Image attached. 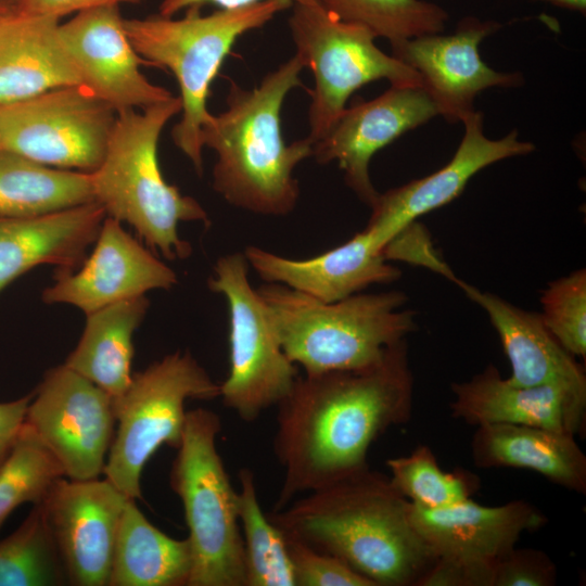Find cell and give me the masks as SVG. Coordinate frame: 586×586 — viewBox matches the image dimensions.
Wrapping results in <instances>:
<instances>
[{
  "mask_svg": "<svg viewBox=\"0 0 586 586\" xmlns=\"http://www.w3.org/2000/svg\"><path fill=\"white\" fill-rule=\"evenodd\" d=\"M386 466L398 493L425 509L456 505L471 498L480 488L479 476L468 470L444 471L426 445L417 446L407 456L387 459Z\"/></svg>",
  "mask_w": 586,
  "mask_h": 586,
  "instance_id": "1f68e13d",
  "label": "cell"
},
{
  "mask_svg": "<svg viewBox=\"0 0 586 586\" xmlns=\"http://www.w3.org/2000/svg\"><path fill=\"white\" fill-rule=\"evenodd\" d=\"M304 65L294 54L253 89L230 80L227 109L202 129V144L216 152L213 189L230 205L263 216H286L295 208L296 166L313 155L308 138L289 144L280 112L288 93L302 86Z\"/></svg>",
  "mask_w": 586,
  "mask_h": 586,
  "instance_id": "3957f363",
  "label": "cell"
},
{
  "mask_svg": "<svg viewBox=\"0 0 586 586\" xmlns=\"http://www.w3.org/2000/svg\"><path fill=\"white\" fill-rule=\"evenodd\" d=\"M14 9L0 0V17L12 12Z\"/></svg>",
  "mask_w": 586,
  "mask_h": 586,
  "instance_id": "7bdbcfd3",
  "label": "cell"
},
{
  "mask_svg": "<svg viewBox=\"0 0 586 586\" xmlns=\"http://www.w3.org/2000/svg\"><path fill=\"white\" fill-rule=\"evenodd\" d=\"M1 1H3L4 3H7L8 5H10V7H12L14 9L20 0H1Z\"/></svg>",
  "mask_w": 586,
  "mask_h": 586,
  "instance_id": "ee69618b",
  "label": "cell"
},
{
  "mask_svg": "<svg viewBox=\"0 0 586 586\" xmlns=\"http://www.w3.org/2000/svg\"><path fill=\"white\" fill-rule=\"evenodd\" d=\"M143 0H20L14 10L20 13L61 18L71 13L120 3L137 4Z\"/></svg>",
  "mask_w": 586,
  "mask_h": 586,
  "instance_id": "f35d334b",
  "label": "cell"
},
{
  "mask_svg": "<svg viewBox=\"0 0 586 586\" xmlns=\"http://www.w3.org/2000/svg\"><path fill=\"white\" fill-rule=\"evenodd\" d=\"M462 123L464 135L446 165L423 178L379 193L370 207L371 216L366 228L383 249L418 217L458 198L469 180L483 168L535 150L532 142L518 139L517 130L500 139L487 138L483 132V115L479 111L467 115Z\"/></svg>",
  "mask_w": 586,
  "mask_h": 586,
  "instance_id": "ac0fdd59",
  "label": "cell"
},
{
  "mask_svg": "<svg viewBox=\"0 0 586 586\" xmlns=\"http://www.w3.org/2000/svg\"><path fill=\"white\" fill-rule=\"evenodd\" d=\"M93 201L90 173L46 166L0 148V218L38 216Z\"/></svg>",
  "mask_w": 586,
  "mask_h": 586,
  "instance_id": "83f0119b",
  "label": "cell"
},
{
  "mask_svg": "<svg viewBox=\"0 0 586 586\" xmlns=\"http://www.w3.org/2000/svg\"><path fill=\"white\" fill-rule=\"evenodd\" d=\"M67 576L40 504L0 539V586H62Z\"/></svg>",
  "mask_w": 586,
  "mask_h": 586,
  "instance_id": "4dcf8cb0",
  "label": "cell"
},
{
  "mask_svg": "<svg viewBox=\"0 0 586 586\" xmlns=\"http://www.w3.org/2000/svg\"><path fill=\"white\" fill-rule=\"evenodd\" d=\"M542 319L559 344L574 357H586V270L551 283L542 296Z\"/></svg>",
  "mask_w": 586,
  "mask_h": 586,
  "instance_id": "836d02e7",
  "label": "cell"
},
{
  "mask_svg": "<svg viewBox=\"0 0 586 586\" xmlns=\"http://www.w3.org/2000/svg\"><path fill=\"white\" fill-rule=\"evenodd\" d=\"M62 43L80 82L117 113L167 101L174 95L140 71L149 65L133 49L119 5L77 12L59 27Z\"/></svg>",
  "mask_w": 586,
  "mask_h": 586,
  "instance_id": "2e32d148",
  "label": "cell"
},
{
  "mask_svg": "<svg viewBox=\"0 0 586 586\" xmlns=\"http://www.w3.org/2000/svg\"><path fill=\"white\" fill-rule=\"evenodd\" d=\"M106 214L95 201L49 214L0 218V292L42 264L77 269Z\"/></svg>",
  "mask_w": 586,
  "mask_h": 586,
  "instance_id": "7402d4cb",
  "label": "cell"
},
{
  "mask_svg": "<svg viewBox=\"0 0 586 586\" xmlns=\"http://www.w3.org/2000/svg\"><path fill=\"white\" fill-rule=\"evenodd\" d=\"M438 115L428 92L419 86H394L379 97L346 107L330 130L313 144L319 164L337 163L344 181L371 207L379 192L371 182L372 156L405 132Z\"/></svg>",
  "mask_w": 586,
  "mask_h": 586,
  "instance_id": "5bb4252c",
  "label": "cell"
},
{
  "mask_svg": "<svg viewBox=\"0 0 586 586\" xmlns=\"http://www.w3.org/2000/svg\"><path fill=\"white\" fill-rule=\"evenodd\" d=\"M192 552L154 526L128 499L115 540L109 586H188Z\"/></svg>",
  "mask_w": 586,
  "mask_h": 586,
  "instance_id": "4316f807",
  "label": "cell"
},
{
  "mask_svg": "<svg viewBox=\"0 0 586 586\" xmlns=\"http://www.w3.org/2000/svg\"><path fill=\"white\" fill-rule=\"evenodd\" d=\"M281 347L304 374L358 369L379 361L416 330L400 291L357 293L326 303L279 283L257 289Z\"/></svg>",
  "mask_w": 586,
  "mask_h": 586,
  "instance_id": "5b68a950",
  "label": "cell"
},
{
  "mask_svg": "<svg viewBox=\"0 0 586 586\" xmlns=\"http://www.w3.org/2000/svg\"><path fill=\"white\" fill-rule=\"evenodd\" d=\"M181 107L180 98L173 97L141 112L117 113L105 156L90 173L94 201L106 216L128 224L151 250L169 260L192 253L191 244L179 235L180 222L209 224L203 206L168 183L158 164L161 133Z\"/></svg>",
  "mask_w": 586,
  "mask_h": 586,
  "instance_id": "277c9868",
  "label": "cell"
},
{
  "mask_svg": "<svg viewBox=\"0 0 586 586\" xmlns=\"http://www.w3.org/2000/svg\"><path fill=\"white\" fill-rule=\"evenodd\" d=\"M33 393L0 403V468L10 455L25 420Z\"/></svg>",
  "mask_w": 586,
  "mask_h": 586,
  "instance_id": "ab89813d",
  "label": "cell"
},
{
  "mask_svg": "<svg viewBox=\"0 0 586 586\" xmlns=\"http://www.w3.org/2000/svg\"><path fill=\"white\" fill-rule=\"evenodd\" d=\"M238 517L245 557V586H295L283 532L263 511L253 472L239 471Z\"/></svg>",
  "mask_w": 586,
  "mask_h": 586,
  "instance_id": "f1b7e54d",
  "label": "cell"
},
{
  "mask_svg": "<svg viewBox=\"0 0 586 586\" xmlns=\"http://www.w3.org/2000/svg\"><path fill=\"white\" fill-rule=\"evenodd\" d=\"M292 4L290 0H263L207 15L202 14L201 5H192L181 18L160 14L124 18L136 52L149 65L168 68L177 79L181 119L171 138L198 175L203 171L202 129L213 117L207 109L213 80L239 37L263 27Z\"/></svg>",
  "mask_w": 586,
  "mask_h": 586,
  "instance_id": "8992f818",
  "label": "cell"
},
{
  "mask_svg": "<svg viewBox=\"0 0 586 586\" xmlns=\"http://www.w3.org/2000/svg\"><path fill=\"white\" fill-rule=\"evenodd\" d=\"M471 455L477 468L530 470L586 494V456L571 434L523 424H483L472 437Z\"/></svg>",
  "mask_w": 586,
  "mask_h": 586,
  "instance_id": "d4e9b609",
  "label": "cell"
},
{
  "mask_svg": "<svg viewBox=\"0 0 586 586\" xmlns=\"http://www.w3.org/2000/svg\"><path fill=\"white\" fill-rule=\"evenodd\" d=\"M219 416L205 408L187 411L169 484L180 498L192 571L188 586H245V557L238 517V491L217 449Z\"/></svg>",
  "mask_w": 586,
  "mask_h": 586,
  "instance_id": "52a82bcc",
  "label": "cell"
},
{
  "mask_svg": "<svg viewBox=\"0 0 586 586\" xmlns=\"http://www.w3.org/2000/svg\"><path fill=\"white\" fill-rule=\"evenodd\" d=\"M408 504L368 464L268 517L285 536L343 560L374 586H417L437 557L410 523Z\"/></svg>",
  "mask_w": 586,
  "mask_h": 586,
  "instance_id": "7a4b0ae2",
  "label": "cell"
},
{
  "mask_svg": "<svg viewBox=\"0 0 586 586\" xmlns=\"http://www.w3.org/2000/svg\"><path fill=\"white\" fill-rule=\"evenodd\" d=\"M263 0H162L158 8V14L171 17L180 10L192 5H203L213 3L220 9L231 10L257 3ZM292 3H316L317 0H290ZM318 3V2H317Z\"/></svg>",
  "mask_w": 586,
  "mask_h": 586,
  "instance_id": "60d3db41",
  "label": "cell"
},
{
  "mask_svg": "<svg viewBox=\"0 0 586 586\" xmlns=\"http://www.w3.org/2000/svg\"><path fill=\"white\" fill-rule=\"evenodd\" d=\"M59 27L54 16L13 10L0 17V106L81 85Z\"/></svg>",
  "mask_w": 586,
  "mask_h": 586,
  "instance_id": "603a6c76",
  "label": "cell"
},
{
  "mask_svg": "<svg viewBox=\"0 0 586 586\" xmlns=\"http://www.w3.org/2000/svg\"><path fill=\"white\" fill-rule=\"evenodd\" d=\"M501 27L496 21L462 18L450 35L429 34L392 48L420 76L422 88L435 103L438 115L456 123L474 112V99L485 89L523 84L521 73L497 72L483 62L480 43Z\"/></svg>",
  "mask_w": 586,
  "mask_h": 586,
  "instance_id": "9a60e30c",
  "label": "cell"
},
{
  "mask_svg": "<svg viewBox=\"0 0 586 586\" xmlns=\"http://www.w3.org/2000/svg\"><path fill=\"white\" fill-rule=\"evenodd\" d=\"M456 284L488 315L510 361L511 383L559 384L586 394L584 369L549 332L540 314L521 309L460 279Z\"/></svg>",
  "mask_w": 586,
  "mask_h": 586,
  "instance_id": "cb8c5ba5",
  "label": "cell"
},
{
  "mask_svg": "<svg viewBox=\"0 0 586 586\" xmlns=\"http://www.w3.org/2000/svg\"><path fill=\"white\" fill-rule=\"evenodd\" d=\"M578 13H586V0H539Z\"/></svg>",
  "mask_w": 586,
  "mask_h": 586,
  "instance_id": "b9f144b4",
  "label": "cell"
},
{
  "mask_svg": "<svg viewBox=\"0 0 586 586\" xmlns=\"http://www.w3.org/2000/svg\"><path fill=\"white\" fill-rule=\"evenodd\" d=\"M383 255L386 260L395 259L424 266L454 283L459 280L449 266L436 256L424 229L416 221L399 232L384 247Z\"/></svg>",
  "mask_w": 586,
  "mask_h": 586,
  "instance_id": "74e56055",
  "label": "cell"
},
{
  "mask_svg": "<svg viewBox=\"0 0 586 586\" xmlns=\"http://www.w3.org/2000/svg\"><path fill=\"white\" fill-rule=\"evenodd\" d=\"M117 112L82 85L0 106V145L39 164L85 173L102 163Z\"/></svg>",
  "mask_w": 586,
  "mask_h": 586,
  "instance_id": "8fae6325",
  "label": "cell"
},
{
  "mask_svg": "<svg viewBox=\"0 0 586 586\" xmlns=\"http://www.w3.org/2000/svg\"><path fill=\"white\" fill-rule=\"evenodd\" d=\"M128 499L105 477L64 476L39 502L68 585L109 586L118 525Z\"/></svg>",
  "mask_w": 586,
  "mask_h": 586,
  "instance_id": "4fadbf2b",
  "label": "cell"
},
{
  "mask_svg": "<svg viewBox=\"0 0 586 586\" xmlns=\"http://www.w3.org/2000/svg\"><path fill=\"white\" fill-rule=\"evenodd\" d=\"M557 566L550 557L535 548H513L496 560L493 586H553Z\"/></svg>",
  "mask_w": 586,
  "mask_h": 586,
  "instance_id": "d590c367",
  "label": "cell"
},
{
  "mask_svg": "<svg viewBox=\"0 0 586 586\" xmlns=\"http://www.w3.org/2000/svg\"><path fill=\"white\" fill-rule=\"evenodd\" d=\"M216 383L189 351L168 354L132 373L124 394L114 400L116 430L103 475L130 499L142 497L141 475L163 445L181 444L189 399L219 398Z\"/></svg>",
  "mask_w": 586,
  "mask_h": 586,
  "instance_id": "ba28073f",
  "label": "cell"
},
{
  "mask_svg": "<svg viewBox=\"0 0 586 586\" xmlns=\"http://www.w3.org/2000/svg\"><path fill=\"white\" fill-rule=\"evenodd\" d=\"M24 423L71 480L103 474L114 437L113 398L67 366L49 369L27 406Z\"/></svg>",
  "mask_w": 586,
  "mask_h": 586,
  "instance_id": "7c38bea8",
  "label": "cell"
},
{
  "mask_svg": "<svg viewBox=\"0 0 586 586\" xmlns=\"http://www.w3.org/2000/svg\"><path fill=\"white\" fill-rule=\"evenodd\" d=\"M295 586H374L343 560L288 536Z\"/></svg>",
  "mask_w": 586,
  "mask_h": 586,
  "instance_id": "e575fe53",
  "label": "cell"
},
{
  "mask_svg": "<svg viewBox=\"0 0 586 586\" xmlns=\"http://www.w3.org/2000/svg\"><path fill=\"white\" fill-rule=\"evenodd\" d=\"M337 18L368 28L392 48L406 40L443 33L448 13L426 0H317Z\"/></svg>",
  "mask_w": 586,
  "mask_h": 586,
  "instance_id": "f546056e",
  "label": "cell"
},
{
  "mask_svg": "<svg viewBox=\"0 0 586 586\" xmlns=\"http://www.w3.org/2000/svg\"><path fill=\"white\" fill-rule=\"evenodd\" d=\"M410 523L438 557L496 561L515 547L524 532L537 531L547 518L525 500L482 506L469 498L425 509L408 504Z\"/></svg>",
  "mask_w": 586,
  "mask_h": 586,
  "instance_id": "44dd1931",
  "label": "cell"
},
{
  "mask_svg": "<svg viewBox=\"0 0 586 586\" xmlns=\"http://www.w3.org/2000/svg\"><path fill=\"white\" fill-rule=\"evenodd\" d=\"M207 286L226 298L229 311V373L219 398L241 420L255 421L289 394L298 368L284 354L266 304L250 283L244 253L219 257Z\"/></svg>",
  "mask_w": 586,
  "mask_h": 586,
  "instance_id": "30bf717a",
  "label": "cell"
},
{
  "mask_svg": "<svg viewBox=\"0 0 586 586\" xmlns=\"http://www.w3.org/2000/svg\"><path fill=\"white\" fill-rule=\"evenodd\" d=\"M412 396L406 340L370 366L298 377L277 405L272 445L283 479L272 511L368 466L370 446L409 421Z\"/></svg>",
  "mask_w": 586,
  "mask_h": 586,
  "instance_id": "6da1fadb",
  "label": "cell"
},
{
  "mask_svg": "<svg viewBox=\"0 0 586 586\" xmlns=\"http://www.w3.org/2000/svg\"><path fill=\"white\" fill-rule=\"evenodd\" d=\"M0 148H1V145H0Z\"/></svg>",
  "mask_w": 586,
  "mask_h": 586,
  "instance_id": "f6af8a7d",
  "label": "cell"
},
{
  "mask_svg": "<svg viewBox=\"0 0 586 586\" xmlns=\"http://www.w3.org/2000/svg\"><path fill=\"white\" fill-rule=\"evenodd\" d=\"M243 253L249 267L265 282L283 284L326 303L360 293L375 283L393 282L402 275L386 262L383 246L367 228L307 259L283 257L255 245L246 246Z\"/></svg>",
  "mask_w": 586,
  "mask_h": 586,
  "instance_id": "d6986e66",
  "label": "cell"
},
{
  "mask_svg": "<svg viewBox=\"0 0 586 586\" xmlns=\"http://www.w3.org/2000/svg\"><path fill=\"white\" fill-rule=\"evenodd\" d=\"M451 416L468 424L511 423L575 436L585 429L586 394L559 384L520 386L494 365L468 381L451 384Z\"/></svg>",
  "mask_w": 586,
  "mask_h": 586,
  "instance_id": "ffe728a7",
  "label": "cell"
},
{
  "mask_svg": "<svg viewBox=\"0 0 586 586\" xmlns=\"http://www.w3.org/2000/svg\"><path fill=\"white\" fill-rule=\"evenodd\" d=\"M58 460L25 423L0 468V530L24 504H39L54 483L64 477Z\"/></svg>",
  "mask_w": 586,
  "mask_h": 586,
  "instance_id": "d6a6232c",
  "label": "cell"
},
{
  "mask_svg": "<svg viewBox=\"0 0 586 586\" xmlns=\"http://www.w3.org/2000/svg\"><path fill=\"white\" fill-rule=\"evenodd\" d=\"M288 24L295 55L315 78L307 136L313 144L326 136L362 86L386 79L394 86L422 87L419 74L380 50L368 28L337 18L317 2L293 3Z\"/></svg>",
  "mask_w": 586,
  "mask_h": 586,
  "instance_id": "9c48e42d",
  "label": "cell"
},
{
  "mask_svg": "<svg viewBox=\"0 0 586 586\" xmlns=\"http://www.w3.org/2000/svg\"><path fill=\"white\" fill-rule=\"evenodd\" d=\"M177 273L120 221L106 216L89 257L75 270L56 269L41 298L47 304H69L86 315L151 290H169Z\"/></svg>",
  "mask_w": 586,
  "mask_h": 586,
  "instance_id": "e0dca14e",
  "label": "cell"
},
{
  "mask_svg": "<svg viewBox=\"0 0 586 586\" xmlns=\"http://www.w3.org/2000/svg\"><path fill=\"white\" fill-rule=\"evenodd\" d=\"M495 562L438 557L417 586H493Z\"/></svg>",
  "mask_w": 586,
  "mask_h": 586,
  "instance_id": "8d00e7d4",
  "label": "cell"
},
{
  "mask_svg": "<svg viewBox=\"0 0 586 586\" xmlns=\"http://www.w3.org/2000/svg\"><path fill=\"white\" fill-rule=\"evenodd\" d=\"M145 295L86 315L82 334L64 365L119 398L131 382L133 334L149 309Z\"/></svg>",
  "mask_w": 586,
  "mask_h": 586,
  "instance_id": "484cf974",
  "label": "cell"
}]
</instances>
